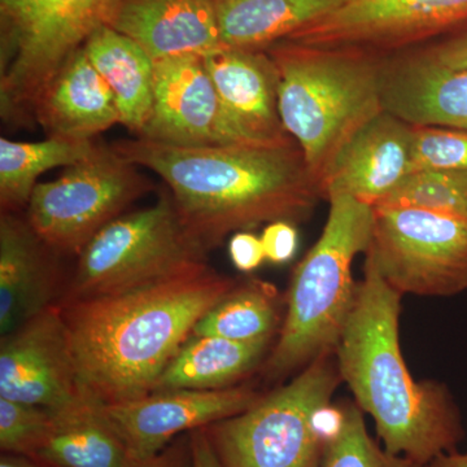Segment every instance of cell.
<instances>
[{
  "mask_svg": "<svg viewBox=\"0 0 467 467\" xmlns=\"http://www.w3.org/2000/svg\"><path fill=\"white\" fill-rule=\"evenodd\" d=\"M377 207L420 208L467 220V171H411Z\"/></svg>",
  "mask_w": 467,
  "mask_h": 467,
  "instance_id": "27",
  "label": "cell"
},
{
  "mask_svg": "<svg viewBox=\"0 0 467 467\" xmlns=\"http://www.w3.org/2000/svg\"><path fill=\"white\" fill-rule=\"evenodd\" d=\"M229 254L234 266L244 273L254 272L266 260L260 236L248 232L234 234L229 242Z\"/></svg>",
  "mask_w": 467,
  "mask_h": 467,
  "instance_id": "33",
  "label": "cell"
},
{
  "mask_svg": "<svg viewBox=\"0 0 467 467\" xmlns=\"http://www.w3.org/2000/svg\"><path fill=\"white\" fill-rule=\"evenodd\" d=\"M343 409V425L325 442L317 467H427L380 447L368 434L364 411L356 402H344Z\"/></svg>",
  "mask_w": 467,
  "mask_h": 467,
  "instance_id": "28",
  "label": "cell"
},
{
  "mask_svg": "<svg viewBox=\"0 0 467 467\" xmlns=\"http://www.w3.org/2000/svg\"><path fill=\"white\" fill-rule=\"evenodd\" d=\"M235 285L207 265L119 294L66 303L61 310L82 395L110 405L152 393L196 322Z\"/></svg>",
  "mask_w": 467,
  "mask_h": 467,
  "instance_id": "2",
  "label": "cell"
},
{
  "mask_svg": "<svg viewBox=\"0 0 467 467\" xmlns=\"http://www.w3.org/2000/svg\"><path fill=\"white\" fill-rule=\"evenodd\" d=\"M427 467H467V450L465 451L457 450L442 454Z\"/></svg>",
  "mask_w": 467,
  "mask_h": 467,
  "instance_id": "36",
  "label": "cell"
},
{
  "mask_svg": "<svg viewBox=\"0 0 467 467\" xmlns=\"http://www.w3.org/2000/svg\"><path fill=\"white\" fill-rule=\"evenodd\" d=\"M52 422L45 408L0 398V448L5 454L33 459Z\"/></svg>",
  "mask_w": 467,
  "mask_h": 467,
  "instance_id": "29",
  "label": "cell"
},
{
  "mask_svg": "<svg viewBox=\"0 0 467 467\" xmlns=\"http://www.w3.org/2000/svg\"><path fill=\"white\" fill-rule=\"evenodd\" d=\"M84 48L115 94L121 125L140 137L152 112L155 61L137 42L109 26L92 33Z\"/></svg>",
  "mask_w": 467,
  "mask_h": 467,
  "instance_id": "22",
  "label": "cell"
},
{
  "mask_svg": "<svg viewBox=\"0 0 467 467\" xmlns=\"http://www.w3.org/2000/svg\"><path fill=\"white\" fill-rule=\"evenodd\" d=\"M51 413L50 430L33 460L52 467H128L131 462L101 402L84 396Z\"/></svg>",
  "mask_w": 467,
  "mask_h": 467,
  "instance_id": "21",
  "label": "cell"
},
{
  "mask_svg": "<svg viewBox=\"0 0 467 467\" xmlns=\"http://www.w3.org/2000/svg\"><path fill=\"white\" fill-rule=\"evenodd\" d=\"M402 295L365 257L364 279L335 348L337 370L389 453L422 465L459 450L465 427L448 387L417 382L399 339Z\"/></svg>",
  "mask_w": 467,
  "mask_h": 467,
  "instance_id": "3",
  "label": "cell"
},
{
  "mask_svg": "<svg viewBox=\"0 0 467 467\" xmlns=\"http://www.w3.org/2000/svg\"><path fill=\"white\" fill-rule=\"evenodd\" d=\"M0 467H52L45 465V463L39 462L29 457L24 456H14V454L3 453L2 459H0Z\"/></svg>",
  "mask_w": 467,
  "mask_h": 467,
  "instance_id": "37",
  "label": "cell"
},
{
  "mask_svg": "<svg viewBox=\"0 0 467 467\" xmlns=\"http://www.w3.org/2000/svg\"><path fill=\"white\" fill-rule=\"evenodd\" d=\"M52 252L26 218L2 212L0 218V335L5 337L51 306Z\"/></svg>",
  "mask_w": 467,
  "mask_h": 467,
  "instance_id": "20",
  "label": "cell"
},
{
  "mask_svg": "<svg viewBox=\"0 0 467 467\" xmlns=\"http://www.w3.org/2000/svg\"><path fill=\"white\" fill-rule=\"evenodd\" d=\"M121 0H0V113L14 128L34 122L45 86Z\"/></svg>",
  "mask_w": 467,
  "mask_h": 467,
  "instance_id": "6",
  "label": "cell"
},
{
  "mask_svg": "<svg viewBox=\"0 0 467 467\" xmlns=\"http://www.w3.org/2000/svg\"><path fill=\"white\" fill-rule=\"evenodd\" d=\"M259 398L250 386L212 391L169 389L104 405V411L124 441L130 460L140 461L160 453L178 436L242 413Z\"/></svg>",
  "mask_w": 467,
  "mask_h": 467,
  "instance_id": "14",
  "label": "cell"
},
{
  "mask_svg": "<svg viewBox=\"0 0 467 467\" xmlns=\"http://www.w3.org/2000/svg\"><path fill=\"white\" fill-rule=\"evenodd\" d=\"M109 26L153 61L225 48L214 0H121Z\"/></svg>",
  "mask_w": 467,
  "mask_h": 467,
  "instance_id": "16",
  "label": "cell"
},
{
  "mask_svg": "<svg viewBox=\"0 0 467 467\" xmlns=\"http://www.w3.org/2000/svg\"><path fill=\"white\" fill-rule=\"evenodd\" d=\"M333 353L242 413L205 427L221 467H317L325 441L315 413L342 383Z\"/></svg>",
  "mask_w": 467,
  "mask_h": 467,
  "instance_id": "7",
  "label": "cell"
},
{
  "mask_svg": "<svg viewBox=\"0 0 467 467\" xmlns=\"http://www.w3.org/2000/svg\"><path fill=\"white\" fill-rule=\"evenodd\" d=\"M260 238L266 260L273 264H285L294 259L299 245L296 227L288 221L267 223Z\"/></svg>",
  "mask_w": 467,
  "mask_h": 467,
  "instance_id": "31",
  "label": "cell"
},
{
  "mask_svg": "<svg viewBox=\"0 0 467 467\" xmlns=\"http://www.w3.org/2000/svg\"><path fill=\"white\" fill-rule=\"evenodd\" d=\"M420 54L439 67L467 69V26L448 34L447 38L436 42Z\"/></svg>",
  "mask_w": 467,
  "mask_h": 467,
  "instance_id": "32",
  "label": "cell"
},
{
  "mask_svg": "<svg viewBox=\"0 0 467 467\" xmlns=\"http://www.w3.org/2000/svg\"><path fill=\"white\" fill-rule=\"evenodd\" d=\"M204 61L227 113L251 142L294 140L282 124L278 76L265 50L225 47L207 55Z\"/></svg>",
  "mask_w": 467,
  "mask_h": 467,
  "instance_id": "17",
  "label": "cell"
},
{
  "mask_svg": "<svg viewBox=\"0 0 467 467\" xmlns=\"http://www.w3.org/2000/svg\"><path fill=\"white\" fill-rule=\"evenodd\" d=\"M467 26V0H347L285 41L371 54Z\"/></svg>",
  "mask_w": 467,
  "mask_h": 467,
  "instance_id": "11",
  "label": "cell"
},
{
  "mask_svg": "<svg viewBox=\"0 0 467 467\" xmlns=\"http://www.w3.org/2000/svg\"><path fill=\"white\" fill-rule=\"evenodd\" d=\"M150 189L152 183L137 165L112 146L97 144L88 158L67 167L57 180L36 184L26 218L52 252L79 254Z\"/></svg>",
  "mask_w": 467,
  "mask_h": 467,
  "instance_id": "9",
  "label": "cell"
},
{
  "mask_svg": "<svg viewBox=\"0 0 467 467\" xmlns=\"http://www.w3.org/2000/svg\"><path fill=\"white\" fill-rule=\"evenodd\" d=\"M128 467H193L192 438L178 436L165 450L150 459L131 461Z\"/></svg>",
  "mask_w": 467,
  "mask_h": 467,
  "instance_id": "34",
  "label": "cell"
},
{
  "mask_svg": "<svg viewBox=\"0 0 467 467\" xmlns=\"http://www.w3.org/2000/svg\"><path fill=\"white\" fill-rule=\"evenodd\" d=\"M384 110L413 126L467 131V69H448L420 52L383 63Z\"/></svg>",
  "mask_w": 467,
  "mask_h": 467,
  "instance_id": "19",
  "label": "cell"
},
{
  "mask_svg": "<svg viewBox=\"0 0 467 467\" xmlns=\"http://www.w3.org/2000/svg\"><path fill=\"white\" fill-rule=\"evenodd\" d=\"M275 292L263 282L235 285L193 327L195 337L244 344L269 343L278 325Z\"/></svg>",
  "mask_w": 467,
  "mask_h": 467,
  "instance_id": "26",
  "label": "cell"
},
{
  "mask_svg": "<svg viewBox=\"0 0 467 467\" xmlns=\"http://www.w3.org/2000/svg\"><path fill=\"white\" fill-rule=\"evenodd\" d=\"M413 125L383 110L340 150L321 182L322 198L346 195L377 207L410 173Z\"/></svg>",
  "mask_w": 467,
  "mask_h": 467,
  "instance_id": "15",
  "label": "cell"
},
{
  "mask_svg": "<svg viewBox=\"0 0 467 467\" xmlns=\"http://www.w3.org/2000/svg\"><path fill=\"white\" fill-rule=\"evenodd\" d=\"M187 235L171 193L150 207L122 214L78 254L67 303L119 294L207 266Z\"/></svg>",
  "mask_w": 467,
  "mask_h": 467,
  "instance_id": "8",
  "label": "cell"
},
{
  "mask_svg": "<svg viewBox=\"0 0 467 467\" xmlns=\"http://www.w3.org/2000/svg\"><path fill=\"white\" fill-rule=\"evenodd\" d=\"M467 171V131L439 126H413L411 171Z\"/></svg>",
  "mask_w": 467,
  "mask_h": 467,
  "instance_id": "30",
  "label": "cell"
},
{
  "mask_svg": "<svg viewBox=\"0 0 467 467\" xmlns=\"http://www.w3.org/2000/svg\"><path fill=\"white\" fill-rule=\"evenodd\" d=\"M34 122L47 138L92 142L121 124L115 94L79 48L52 77L34 104Z\"/></svg>",
  "mask_w": 467,
  "mask_h": 467,
  "instance_id": "18",
  "label": "cell"
},
{
  "mask_svg": "<svg viewBox=\"0 0 467 467\" xmlns=\"http://www.w3.org/2000/svg\"><path fill=\"white\" fill-rule=\"evenodd\" d=\"M192 438L193 467H221L204 429L193 430Z\"/></svg>",
  "mask_w": 467,
  "mask_h": 467,
  "instance_id": "35",
  "label": "cell"
},
{
  "mask_svg": "<svg viewBox=\"0 0 467 467\" xmlns=\"http://www.w3.org/2000/svg\"><path fill=\"white\" fill-rule=\"evenodd\" d=\"M365 257L399 294L467 291V220L410 207H376Z\"/></svg>",
  "mask_w": 467,
  "mask_h": 467,
  "instance_id": "10",
  "label": "cell"
},
{
  "mask_svg": "<svg viewBox=\"0 0 467 467\" xmlns=\"http://www.w3.org/2000/svg\"><path fill=\"white\" fill-rule=\"evenodd\" d=\"M278 76L279 115L318 183L356 134L382 113L383 61L373 54L285 41L266 50Z\"/></svg>",
  "mask_w": 467,
  "mask_h": 467,
  "instance_id": "4",
  "label": "cell"
},
{
  "mask_svg": "<svg viewBox=\"0 0 467 467\" xmlns=\"http://www.w3.org/2000/svg\"><path fill=\"white\" fill-rule=\"evenodd\" d=\"M267 346L269 343L244 344L192 335L162 371L153 392L234 387L259 365Z\"/></svg>",
  "mask_w": 467,
  "mask_h": 467,
  "instance_id": "24",
  "label": "cell"
},
{
  "mask_svg": "<svg viewBox=\"0 0 467 467\" xmlns=\"http://www.w3.org/2000/svg\"><path fill=\"white\" fill-rule=\"evenodd\" d=\"M97 143L46 138L42 142H16L0 138V205L16 213L27 207L39 175L70 167L88 158Z\"/></svg>",
  "mask_w": 467,
  "mask_h": 467,
  "instance_id": "25",
  "label": "cell"
},
{
  "mask_svg": "<svg viewBox=\"0 0 467 467\" xmlns=\"http://www.w3.org/2000/svg\"><path fill=\"white\" fill-rule=\"evenodd\" d=\"M0 398L50 411L84 398L61 308L48 306L2 337Z\"/></svg>",
  "mask_w": 467,
  "mask_h": 467,
  "instance_id": "13",
  "label": "cell"
},
{
  "mask_svg": "<svg viewBox=\"0 0 467 467\" xmlns=\"http://www.w3.org/2000/svg\"><path fill=\"white\" fill-rule=\"evenodd\" d=\"M112 149L164 181L187 235L205 254L233 233L300 223L322 198L295 140L174 146L133 138Z\"/></svg>",
  "mask_w": 467,
  "mask_h": 467,
  "instance_id": "1",
  "label": "cell"
},
{
  "mask_svg": "<svg viewBox=\"0 0 467 467\" xmlns=\"http://www.w3.org/2000/svg\"><path fill=\"white\" fill-rule=\"evenodd\" d=\"M221 38L227 48L266 50L347 0H214Z\"/></svg>",
  "mask_w": 467,
  "mask_h": 467,
  "instance_id": "23",
  "label": "cell"
},
{
  "mask_svg": "<svg viewBox=\"0 0 467 467\" xmlns=\"http://www.w3.org/2000/svg\"><path fill=\"white\" fill-rule=\"evenodd\" d=\"M327 201L324 232L292 275L284 325L265 364L273 379L334 353L355 306L352 264L370 244L374 209L346 195Z\"/></svg>",
  "mask_w": 467,
  "mask_h": 467,
  "instance_id": "5",
  "label": "cell"
},
{
  "mask_svg": "<svg viewBox=\"0 0 467 467\" xmlns=\"http://www.w3.org/2000/svg\"><path fill=\"white\" fill-rule=\"evenodd\" d=\"M137 138L174 146L254 143L227 113L201 55L155 61L152 112Z\"/></svg>",
  "mask_w": 467,
  "mask_h": 467,
  "instance_id": "12",
  "label": "cell"
}]
</instances>
